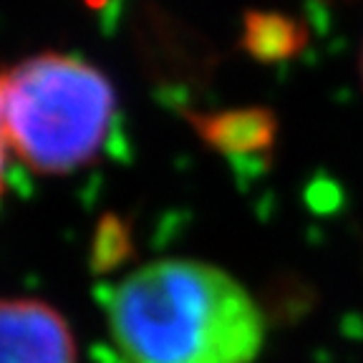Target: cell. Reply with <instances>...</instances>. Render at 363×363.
<instances>
[{"instance_id": "cell-1", "label": "cell", "mask_w": 363, "mask_h": 363, "mask_svg": "<svg viewBox=\"0 0 363 363\" xmlns=\"http://www.w3.org/2000/svg\"><path fill=\"white\" fill-rule=\"evenodd\" d=\"M108 333L126 363H252L265 340L255 298L222 267L154 260L106 295Z\"/></svg>"}, {"instance_id": "cell-2", "label": "cell", "mask_w": 363, "mask_h": 363, "mask_svg": "<svg viewBox=\"0 0 363 363\" xmlns=\"http://www.w3.org/2000/svg\"><path fill=\"white\" fill-rule=\"evenodd\" d=\"M3 124L11 154L38 174H71L101 154L116 94L101 68L45 51L0 74Z\"/></svg>"}, {"instance_id": "cell-3", "label": "cell", "mask_w": 363, "mask_h": 363, "mask_svg": "<svg viewBox=\"0 0 363 363\" xmlns=\"http://www.w3.org/2000/svg\"><path fill=\"white\" fill-rule=\"evenodd\" d=\"M0 363H79L66 315L38 298H0Z\"/></svg>"}, {"instance_id": "cell-4", "label": "cell", "mask_w": 363, "mask_h": 363, "mask_svg": "<svg viewBox=\"0 0 363 363\" xmlns=\"http://www.w3.org/2000/svg\"><path fill=\"white\" fill-rule=\"evenodd\" d=\"M204 147L230 162L270 167L280 134V119L270 106H238L225 111L184 113Z\"/></svg>"}, {"instance_id": "cell-5", "label": "cell", "mask_w": 363, "mask_h": 363, "mask_svg": "<svg viewBox=\"0 0 363 363\" xmlns=\"http://www.w3.org/2000/svg\"><path fill=\"white\" fill-rule=\"evenodd\" d=\"M311 43V28L303 18L285 11H252L242 13L240 48L257 63H283L298 58Z\"/></svg>"}, {"instance_id": "cell-6", "label": "cell", "mask_w": 363, "mask_h": 363, "mask_svg": "<svg viewBox=\"0 0 363 363\" xmlns=\"http://www.w3.org/2000/svg\"><path fill=\"white\" fill-rule=\"evenodd\" d=\"M8 136H6V124H3V99H0V197L6 192V169H8Z\"/></svg>"}, {"instance_id": "cell-7", "label": "cell", "mask_w": 363, "mask_h": 363, "mask_svg": "<svg viewBox=\"0 0 363 363\" xmlns=\"http://www.w3.org/2000/svg\"><path fill=\"white\" fill-rule=\"evenodd\" d=\"M358 74H361V86H363V43H361V53H358Z\"/></svg>"}]
</instances>
